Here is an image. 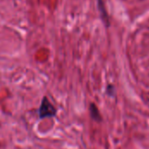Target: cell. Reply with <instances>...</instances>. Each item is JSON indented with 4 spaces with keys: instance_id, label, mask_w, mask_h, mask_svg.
Instances as JSON below:
<instances>
[{
    "instance_id": "cell-2",
    "label": "cell",
    "mask_w": 149,
    "mask_h": 149,
    "mask_svg": "<svg viewBox=\"0 0 149 149\" xmlns=\"http://www.w3.org/2000/svg\"><path fill=\"white\" fill-rule=\"evenodd\" d=\"M98 7H99V10H100V15H101V18H102L103 21L105 22L106 25H108L109 24L108 16H107V11H106L105 5H104V3H103L102 0H98Z\"/></svg>"
},
{
    "instance_id": "cell-3",
    "label": "cell",
    "mask_w": 149,
    "mask_h": 149,
    "mask_svg": "<svg viewBox=\"0 0 149 149\" xmlns=\"http://www.w3.org/2000/svg\"><path fill=\"white\" fill-rule=\"evenodd\" d=\"M90 115H91L92 119H94L95 121H100V119H101V116L100 114V112L94 104H92L90 105Z\"/></svg>"
},
{
    "instance_id": "cell-1",
    "label": "cell",
    "mask_w": 149,
    "mask_h": 149,
    "mask_svg": "<svg viewBox=\"0 0 149 149\" xmlns=\"http://www.w3.org/2000/svg\"><path fill=\"white\" fill-rule=\"evenodd\" d=\"M57 114V109L52 105V103L47 99L46 97H44L38 109V117L40 119L46 118H53Z\"/></svg>"
}]
</instances>
